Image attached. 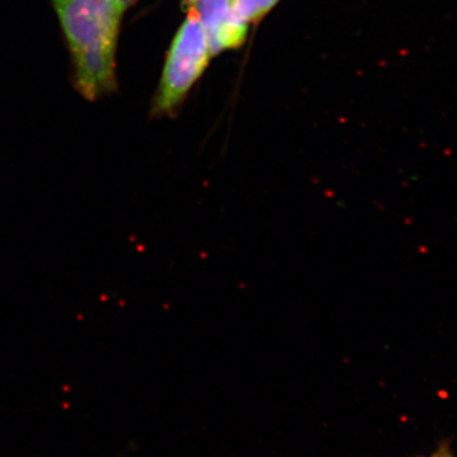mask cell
I'll use <instances>...</instances> for the list:
<instances>
[{
	"label": "cell",
	"instance_id": "obj_4",
	"mask_svg": "<svg viewBox=\"0 0 457 457\" xmlns=\"http://www.w3.org/2000/svg\"><path fill=\"white\" fill-rule=\"evenodd\" d=\"M278 0H231L234 16L243 25L257 22L275 7Z\"/></svg>",
	"mask_w": 457,
	"mask_h": 457
},
{
	"label": "cell",
	"instance_id": "obj_3",
	"mask_svg": "<svg viewBox=\"0 0 457 457\" xmlns=\"http://www.w3.org/2000/svg\"><path fill=\"white\" fill-rule=\"evenodd\" d=\"M204 27L212 54L236 49L245 40L248 26L237 20L231 0H186Z\"/></svg>",
	"mask_w": 457,
	"mask_h": 457
},
{
	"label": "cell",
	"instance_id": "obj_2",
	"mask_svg": "<svg viewBox=\"0 0 457 457\" xmlns=\"http://www.w3.org/2000/svg\"><path fill=\"white\" fill-rule=\"evenodd\" d=\"M209 38L195 12L189 11L171 42L165 62L161 88L155 101V113H170L206 69L210 57Z\"/></svg>",
	"mask_w": 457,
	"mask_h": 457
},
{
	"label": "cell",
	"instance_id": "obj_1",
	"mask_svg": "<svg viewBox=\"0 0 457 457\" xmlns=\"http://www.w3.org/2000/svg\"><path fill=\"white\" fill-rule=\"evenodd\" d=\"M71 54L74 84L89 101L116 90L122 12L114 0H51Z\"/></svg>",
	"mask_w": 457,
	"mask_h": 457
},
{
	"label": "cell",
	"instance_id": "obj_6",
	"mask_svg": "<svg viewBox=\"0 0 457 457\" xmlns=\"http://www.w3.org/2000/svg\"><path fill=\"white\" fill-rule=\"evenodd\" d=\"M429 457H453V453H450V449L447 446H442L441 449L436 451L433 455Z\"/></svg>",
	"mask_w": 457,
	"mask_h": 457
},
{
	"label": "cell",
	"instance_id": "obj_5",
	"mask_svg": "<svg viewBox=\"0 0 457 457\" xmlns=\"http://www.w3.org/2000/svg\"><path fill=\"white\" fill-rule=\"evenodd\" d=\"M137 2V0H114V3H116L117 7L120 8V11H121L122 13H125V12Z\"/></svg>",
	"mask_w": 457,
	"mask_h": 457
}]
</instances>
